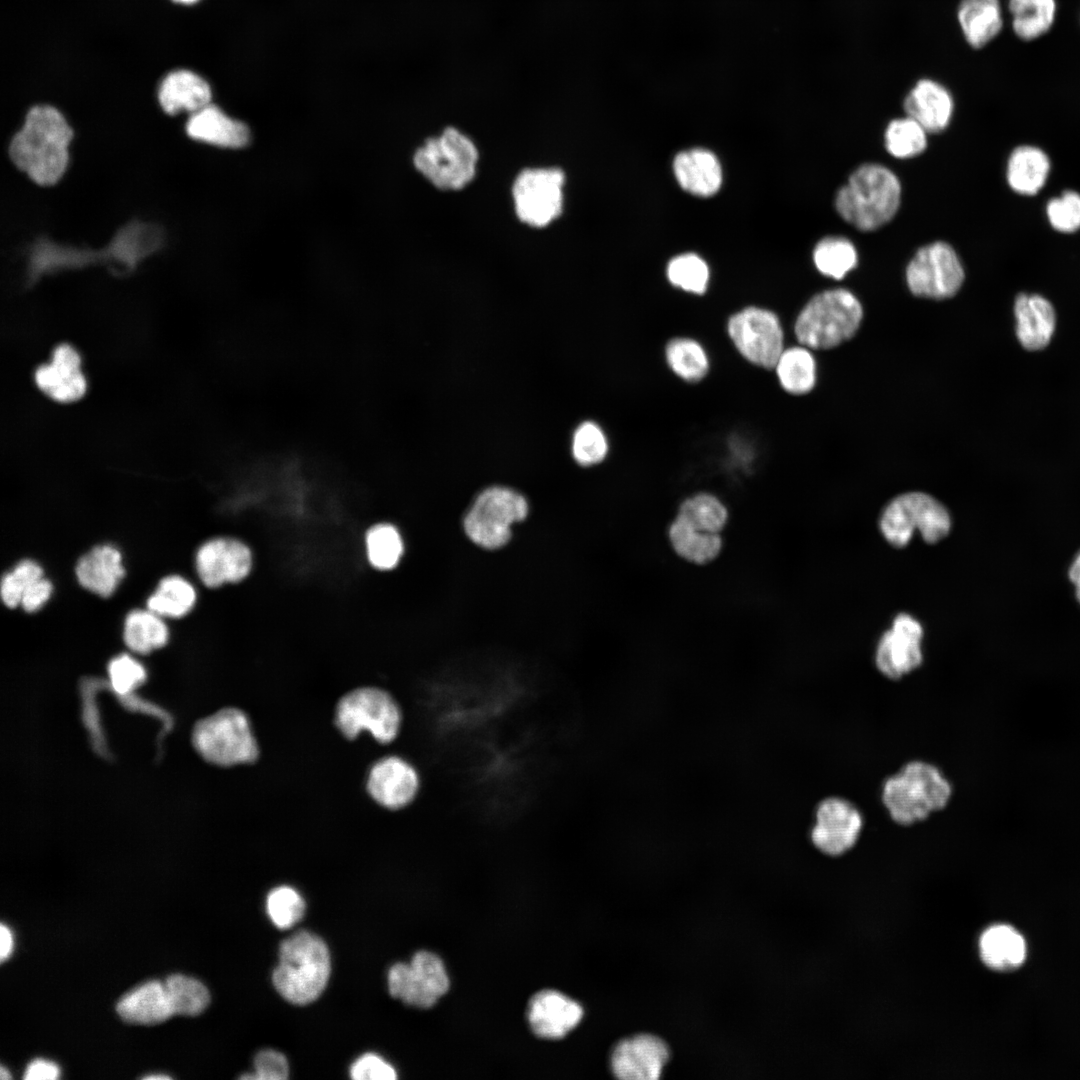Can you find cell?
<instances>
[{
    "label": "cell",
    "instance_id": "cell-11",
    "mask_svg": "<svg viewBox=\"0 0 1080 1080\" xmlns=\"http://www.w3.org/2000/svg\"><path fill=\"white\" fill-rule=\"evenodd\" d=\"M478 152L473 142L448 127L441 136L429 138L414 155L413 162L432 184L442 190L463 188L475 175Z\"/></svg>",
    "mask_w": 1080,
    "mask_h": 1080
},
{
    "label": "cell",
    "instance_id": "cell-39",
    "mask_svg": "<svg viewBox=\"0 0 1080 1080\" xmlns=\"http://www.w3.org/2000/svg\"><path fill=\"white\" fill-rule=\"evenodd\" d=\"M366 547L371 565L383 571L395 569L405 554L403 536L391 523L372 526L366 534Z\"/></svg>",
    "mask_w": 1080,
    "mask_h": 1080
},
{
    "label": "cell",
    "instance_id": "cell-7",
    "mask_svg": "<svg viewBox=\"0 0 1080 1080\" xmlns=\"http://www.w3.org/2000/svg\"><path fill=\"white\" fill-rule=\"evenodd\" d=\"M725 333L737 356L763 371H773L785 348L781 319L765 306L750 304L731 312L725 321Z\"/></svg>",
    "mask_w": 1080,
    "mask_h": 1080
},
{
    "label": "cell",
    "instance_id": "cell-29",
    "mask_svg": "<svg viewBox=\"0 0 1080 1080\" xmlns=\"http://www.w3.org/2000/svg\"><path fill=\"white\" fill-rule=\"evenodd\" d=\"M211 88L204 78L185 69L168 73L160 83L158 99L162 109L170 115L184 109L197 112L210 104Z\"/></svg>",
    "mask_w": 1080,
    "mask_h": 1080
},
{
    "label": "cell",
    "instance_id": "cell-16",
    "mask_svg": "<svg viewBox=\"0 0 1080 1080\" xmlns=\"http://www.w3.org/2000/svg\"><path fill=\"white\" fill-rule=\"evenodd\" d=\"M923 628L911 615L895 617L892 627L879 640L875 664L887 678L899 679L918 668L923 660Z\"/></svg>",
    "mask_w": 1080,
    "mask_h": 1080
},
{
    "label": "cell",
    "instance_id": "cell-35",
    "mask_svg": "<svg viewBox=\"0 0 1080 1080\" xmlns=\"http://www.w3.org/2000/svg\"><path fill=\"white\" fill-rule=\"evenodd\" d=\"M1011 28L1023 41L1036 40L1050 31L1057 15L1056 0H1008Z\"/></svg>",
    "mask_w": 1080,
    "mask_h": 1080
},
{
    "label": "cell",
    "instance_id": "cell-31",
    "mask_svg": "<svg viewBox=\"0 0 1080 1080\" xmlns=\"http://www.w3.org/2000/svg\"><path fill=\"white\" fill-rule=\"evenodd\" d=\"M979 951L986 966L998 971L1020 967L1026 958V943L1013 927L997 924L986 929L979 940Z\"/></svg>",
    "mask_w": 1080,
    "mask_h": 1080
},
{
    "label": "cell",
    "instance_id": "cell-54",
    "mask_svg": "<svg viewBox=\"0 0 1080 1080\" xmlns=\"http://www.w3.org/2000/svg\"><path fill=\"white\" fill-rule=\"evenodd\" d=\"M1068 577L1074 586L1075 597L1080 604V552L1075 556L1069 567Z\"/></svg>",
    "mask_w": 1080,
    "mask_h": 1080
},
{
    "label": "cell",
    "instance_id": "cell-52",
    "mask_svg": "<svg viewBox=\"0 0 1080 1080\" xmlns=\"http://www.w3.org/2000/svg\"><path fill=\"white\" fill-rule=\"evenodd\" d=\"M59 1067L45 1059H35L29 1063L23 1076L26 1080H54L59 1077Z\"/></svg>",
    "mask_w": 1080,
    "mask_h": 1080
},
{
    "label": "cell",
    "instance_id": "cell-48",
    "mask_svg": "<svg viewBox=\"0 0 1080 1080\" xmlns=\"http://www.w3.org/2000/svg\"><path fill=\"white\" fill-rule=\"evenodd\" d=\"M113 690L122 696L131 693L146 679V671L141 663L128 654L114 657L107 667Z\"/></svg>",
    "mask_w": 1080,
    "mask_h": 1080
},
{
    "label": "cell",
    "instance_id": "cell-49",
    "mask_svg": "<svg viewBox=\"0 0 1080 1080\" xmlns=\"http://www.w3.org/2000/svg\"><path fill=\"white\" fill-rule=\"evenodd\" d=\"M254 1074L244 1075L245 1079L285 1080L289 1075L288 1062L283 1054L274 1050H263L254 1059Z\"/></svg>",
    "mask_w": 1080,
    "mask_h": 1080
},
{
    "label": "cell",
    "instance_id": "cell-5",
    "mask_svg": "<svg viewBox=\"0 0 1080 1080\" xmlns=\"http://www.w3.org/2000/svg\"><path fill=\"white\" fill-rule=\"evenodd\" d=\"M863 317L859 300L847 289H828L814 295L794 322L799 344L809 349L836 347L854 336Z\"/></svg>",
    "mask_w": 1080,
    "mask_h": 1080
},
{
    "label": "cell",
    "instance_id": "cell-13",
    "mask_svg": "<svg viewBox=\"0 0 1080 1080\" xmlns=\"http://www.w3.org/2000/svg\"><path fill=\"white\" fill-rule=\"evenodd\" d=\"M448 988L445 966L432 952L419 951L409 963H396L388 972L389 993L407 1005L429 1008Z\"/></svg>",
    "mask_w": 1080,
    "mask_h": 1080
},
{
    "label": "cell",
    "instance_id": "cell-4",
    "mask_svg": "<svg viewBox=\"0 0 1080 1080\" xmlns=\"http://www.w3.org/2000/svg\"><path fill=\"white\" fill-rule=\"evenodd\" d=\"M330 970V954L325 942L310 931L300 930L281 943L279 963L272 980L284 999L305 1005L323 992Z\"/></svg>",
    "mask_w": 1080,
    "mask_h": 1080
},
{
    "label": "cell",
    "instance_id": "cell-36",
    "mask_svg": "<svg viewBox=\"0 0 1080 1080\" xmlns=\"http://www.w3.org/2000/svg\"><path fill=\"white\" fill-rule=\"evenodd\" d=\"M169 631L162 617L148 608L129 612L124 621L123 640L126 646L139 654H147L163 647Z\"/></svg>",
    "mask_w": 1080,
    "mask_h": 1080
},
{
    "label": "cell",
    "instance_id": "cell-51",
    "mask_svg": "<svg viewBox=\"0 0 1080 1080\" xmlns=\"http://www.w3.org/2000/svg\"><path fill=\"white\" fill-rule=\"evenodd\" d=\"M52 589V583L43 576L25 589L20 605L26 612H35L48 601Z\"/></svg>",
    "mask_w": 1080,
    "mask_h": 1080
},
{
    "label": "cell",
    "instance_id": "cell-8",
    "mask_svg": "<svg viewBox=\"0 0 1080 1080\" xmlns=\"http://www.w3.org/2000/svg\"><path fill=\"white\" fill-rule=\"evenodd\" d=\"M192 742L206 761L219 766L250 764L259 755L248 716L233 707L199 720L193 728Z\"/></svg>",
    "mask_w": 1080,
    "mask_h": 1080
},
{
    "label": "cell",
    "instance_id": "cell-33",
    "mask_svg": "<svg viewBox=\"0 0 1080 1080\" xmlns=\"http://www.w3.org/2000/svg\"><path fill=\"white\" fill-rule=\"evenodd\" d=\"M668 538L674 552L693 564L712 562L722 549L720 534L700 530L678 515L669 526Z\"/></svg>",
    "mask_w": 1080,
    "mask_h": 1080
},
{
    "label": "cell",
    "instance_id": "cell-24",
    "mask_svg": "<svg viewBox=\"0 0 1080 1080\" xmlns=\"http://www.w3.org/2000/svg\"><path fill=\"white\" fill-rule=\"evenodd\" d=\"M1014 313L1017 338L1025 349L1041 350L1049 344L1055 330L1056 314L1046 298L1038 294H1019Z\"/></svg>",
    "mask_w": 1080,
    "mask_h": 1080
},
{
    "label": "cell",
    "instance_id": "cell-45",
    "mask_svg": "<svg viewBox=\"0 0 1080 1080\" xmlns=\"http://www.w3.org/2000/svg\"><path fill=\"white\" fill-rule=\"evenodd\" d=\"M267 912L276 927L288 929L303 917L305 902L292 887H276L268 894Z\"/></svg>",
    "mask_w": 1080,
    "mask_h": 1080
},
{
    "label": "cell",
    "instance_id": "cell-21",
    "mask_svg": "<svg viewBox=\"0 0 1080 1080\" xmlns=\"http://www.w3.org/2000/svg\"><path fill=\"white\" fill-rule=\"evenodd\" d=\"M583 1017L582 1007L554 990L536 993L528 1004V1021L541 1038L559 1039L574 1029Z\"/></svg>",
    "mask_w": 1080,
    "mask_h": 1080
},
{
    "label": "cell",
    "instance_id": "cell-32",
    "mask_svg": "<svg viewBox=\"0 0 1080 1080\" xmlns=\"http://www.w3.org/2000/svg\"><path fill=\"white\" fill-rule=\"evenodd\" d=\"M1050 171V160L1040 148L1023 145L1015 148L1007 164V181L1011 189L1022 195H1034L1044 185Z\"/></svg>",
    "mask_w": 1080,
    "mask_h": 1080
},
{
    "label": "cell",
    "instance_id": "cell-47",
    "mask_svg": "<svg viewBox=\"0 0 1080 1080\" xmlns=\"http://www.w3.org/2000/svg\"><path fill=\"white\" fill-rule=\"evenodd\" d=\"M1051 226L1062 233H1073L1080 229V194L1065 191L1061 196L1051 199L1046 207Z\"/></svg>",
    "mask_w": 1080,
    "mask_h": 1080
},
{
    "label": "cell",
    "instance_id": "cell-1",
    "mask_svg": "<svg viewBox=\"0 0 1080 1080\" xmlns=\"http://www.w3.org/2000/svg\"><path fill=\"white\" fill-rule=\"evenodd\" d=\"M73 132L62 114L49 105L33 106L10 141L11 161L40 185L56 183L68 163L67 146Z\"/></svg>",
    "mask_w": 1080,
    "mask_h": 1080
},
{
    "label": "cell",
    "instance_id": "cell-42",
    "mask_svg": "<svg viewBox=\"0 0 1080 1080\" xmlns=\"http://www.w3.org/2000/svg\"><path fill=\"white\" fill-rule=\"evenodd\" d=\"M666 276L673 287L693 295H704L710 281V270L700 256L684 253L669 261Z\"/></svg>",
    "mask_w": 1080,
    "mask_h": 1080
},
{
    "label": "cell",
    "instance_id": "cell-2",
    "mask_svg": "<svg viewBox=\"0 0 1080 1080\" xmlns=\"http://www.w3.org/2000/svg\"><path fill=\"white\" fill-rule=\"evenodd\" d=\"M901 201V184L887 167L867 163L858 167L836 194L838 214L861 231L875 230L889 222Z\"/></svg>",
    "mask_w": 1080,
    "mask_h": 1080
},
{
    "label": "cell",
    "instance_id": "cell-28",
    "mask_svg": "<svg viewBox=\"0 0 1080 1080\" xmlns=\"http://www.w3.org/2000/svg\"><path fill=\"white\" fill-rule=\"evenodd\" d=\"M186 132L193 139L226 148H241L250 139L244 123L228 117L212 104L192 113L186 123Z\"/></svg>",
    "mask_w": 1080,
    "mask_h": 1080
},
{
    "label": "cell",
    "instance_id": "cell-30",
    "mask_svg": "<svg viewBox=\"0 0 1080 1080\" xmlns=\"http://www.w3.org/2000/svg\"><path fill=\"white\" fill-rule=\"evenodd\" d=\"M957 20L966 42L974 49L983 48L1003 29L1001 0H960Z\"/></svg>",
    "mask_w": 1080,
    "mask_h": 1080
},
{
    "label": "cell",
    "instance_id": "cell-26",
    "mask_svg": "<svg viewBox=\"0 0 1080 1080\" xmlns=\"http://www.w3.org/2000/svg\"><path fill=\"white\" fill-rule=\"evenodd\" d=\"M75 574L82 587L109 597L125 575L121 553L112 545L96 546L78 560Z\"/></svg>",
    "mask_w": 1080,
    "mask_h": 1080
},
{
    "label": "cell",
    "instance_id": "cell-53",
    "mask_svg": "<svg viewBox=\"0 0 1080 1080\" xmlns=\"http://www.w3.org/2000/svg\"><path fill=\"white\" fill-rule=\"evenodd\" d=\"M13 949V937L10 929L4 924L0 925V960L8 958Z\"/></svg>",
    "mask_w": 1080,
    "mask_h": 1080
},
{
    "label": "cell",
    "instance_id": "cell-12",
    "mask_svg": "<svg viewBox=\"0 0 1080 1080\" xmlns=\"http://www.w3.org/2000/svg\"><path fill=\"white\" fill-rule=\"evenodd\" d=\"M965 274L955 250L945 242L921 247L906 268L909 290L918 297L946 299L961 288Z\"/></svg>",
    "mask_w": 1080,
    "mask_h": 1080
},
{
    "label": "cell",
    "instance_id": "cell-20",
    "mask_svg": "<svg viewBox=\"0 0 1080 1080\" xmlns=\"http://www.w3.org/2000/svg\"><path fill=\"white\" fill-rule=\"evenodd\" d=\"M34 380L41 392L63 403L80 399L87 388L80 356L69 344L53 350L50 362L36 369Z\"/></svg>",
    "mask_w": 1080,
    "mask_h": 1080
},
{
    "label": "cell",
    "instance_id": "cell-57",
    "mask_svg": "<svg viewBox=\"0 0 1080 1080\" xmlns=\"http://www.w3.org/2000/svg\"><path fill=\"white\" fill-rule=\"evenodd\" d=\"M173 1H175L177 3H181V4L190 5V4H193V3L197 2L198 0H173Z\"/></svg>",
    "mask_w": 1080,
    "mask_h": 1080
},
{
    "label": "cell",
    "instance_id": "cell-56",
    "mask_svg": "<svg viewBox=\"0 0 1080 1080\" xmlns=\"http://www.w3.org/2000/svg\"><path fill=\"white\" fill-rule=\"evenodd\" d=\"M144 1079H148V1080H155V1079H157V1080H162V1079H170V1077H169V1076H167V1075H159V1074H157V1075H149V1076H146V1077H144Z\"/></svg>",
    "mask_w": 1080,
    "mask_h": 1080
},
{
    "label": "cell",
    "instance_id": "cell-10",
    "mask_svg": "<svg viewBox=\"0 0 1080 1080\" xmlns=\"http://www.w3.org/2000/svg\"><path fill=\"white\" fill-rule=\"evenodd\" d=\"M951 529V517L945 506L922 492H909L895 497L884 509L880 530L895 547L909 543L915 530L925 542L933 544L946 537Z\"/></svg>",
    "mask_w": 1080,
    "mask_h": 1080
},
{
    "label": "cell",
    "instance_id": "cell-25",
    "mask_svg": "<svg viewBox=\"0 0 1080 1080\" xmlns=\"http://www.w3.org/2000/svg\"><path fill=\"white\" fill-rule=\"evenodd\" d=\"M673 171L679 185L688 193L710 197L722 184V168L716 155L704 148L679 152L673 160Z\"/></svg>",
    "mask_w": 1080,
    "mask_h": 1080
},
{
    "label": "cell",
    "instance_id": "cell-17",
    "mask_svg": "<svg viewBox=\"0 0 1080 1080\" xmlns=\"http://www.w3.org/2000/svg\"><path fill=\"white\" fill-rule=\"evenodd\" d=\"M195 566L201 581L210 588L239 582L252 567L250 549L241 541L219 537L206 541L195 556Z\"/></svg>",
    "mask_w": 1080,
    "mask_h": 1080
},
{
    "label": "cell",
    "instance_id": "cell-37",
    "mask_svg": "<svg viewBox=\"0 0 1080 1080\" xmlns=\"http://www.w3.org/2000/svg\"><path fill=\"white\" fill-rule=\"evenodd\" d=\"M196 602L193 585L179 575L164 577L148 597L149 610L161 617L179 618L186 615Z\"/></svg>",
    "mask_w": 1080,
    "mask_h": 1080
},
{
    "label": "cell",
    "instance_id": "cell-27",
    "mask_svg": "<svg viewBox=\"0 0 1080 1080\" xmlns=\"http://www.w3.org/2000/svg\"><path fill=\"white\" fill-rule=\"evenodd\" d=\"M116 1011L128 1023L155 1025L174 1015L164 981L150 980L128 991Z\"/></svg>",
    "mask_w": 1080,
    "mask_h": 1080
},
{
    "label": "cell",
    "instance_id": "cell-46",
    "mask_svg": "<svg viewBox=\"0 0 1080 1080\" xmlns=\"http://www.w3.org/2000/svg\"><path fill=\"white\" fill-rule=\"evenodd\" d=\"M43 577L41 566L30 559L21 560L12 571L3 575L1 580V599L9 608L20 605L25 589L34 581Z\"/></svg>",
    "mask_w": 1080,
    "mask_h": 1080
},
{
    "label": "cell",
    "instance_id": "cell-34",
    "mask_svg": "<svg viewBox=\"0 0 1080 1080\" xmlns=\"http://www.w3.org/2000/svg\"><path fill=\"white\" fill-rule=\"evenodd\" d=\"M777 382L787 394L801 396L809 393L816 383V362L804 345L785 347L773 369Z\"/></svg>",
    "mask_w": 1080,
    "mask_h": 1080
},
{
    "label": "cell",
    "instance_id": "cell-3",
    "mask_svg": "<svg viewBox=\"0 0 1080 1080\" xmlns=\"http://www.w3.org/2000/svg\"><path fill=\"white\" fill-rule=\"evenodd\" d=\"M952 787L935 765L914 760L888 777L881 790V800L891 819L908 826L942 810L950 801Z\"/></svg>",
    "mask_w": 1080,
    "mask_h": 1080
},
{
    "label": "cell",
    "instance_id": "cell-22",
    "mask_svg": "<svg viewBox=\"0 0 1080 1080\" xmlns=\"http://www.w3.org/2000/svg\"><path fill=\"white\" fill-rule=\"evenodd\" d=\"M667 370L686 385H698L705 381L712 370V356L706 344L689 334L669 337L662 349Z\"/></svg>",
    "mask_w": 1080,
    "mask_h": 1080
},
{
    "label": "cell",
    "instance_id": "cell-43",
    "mask_svg": "<svg viewBox=\"0 0 1080 1080\" xmlns=\"http://www.w3.org/2000/svg\"><path fill=\"white\" fill-rule=\"evenodd\" d=\"M164 985L176 1015L196 1016L209 1004V991L197 979L173 974L164 980Z\"/></svg>",
    "mask_w": 1080,
    "mask_h": 1080
},
{
    "label": "cell",
    "instance_id": "cell-18",
    "mask_svg": "<svg viewBox=\"0 0 1080 1080\" xmlns=\"http://www.w3.org/2000/svg\"><path fill=\"white\" fill-rule=\"evenodd\" d=\"M367 791L380 806L397 810L408 806L416 797L420 779L415 767L399 756H386L376 761L367 776Z\"/></svg>",
    "mask_w": 1080,
    "mask_h": 1080
},
{
    "label": "cell",
    "instance_id": "cell-15",
    "mask_svg": "<svg viewBox=\"0 0 1080 1080\" xmlns=\"http://www.w3.org/2000/svg\"><path fill=\"white\" fill-rule=\"evenodd\" d=\"M862 827V814L853 803L828 797L817 806L811 840L822 853L839 856L854 847Z\"/></svg>",
    "mask_w": 1080,
    "mask_h": 1080
},
{
    "label": "cell",
    "instance_id": "cell-9",
    "mask_svg": "<svg viewBox=\"0 0 1080 1080\" xmlns=\"http://www.w3.org/2000/svg\"><path fill=\"white\" fill-rule=\"evenodd\" d=\"M335 723L348 739L368 731L382 744L392 742L401 728L402 714L397 701L377 687H361L345 694L337 703Z\"/></svg>",
    "mask_w": 1080,
    "mask_h": 1080
},
{
    "label": "cell",
    "instance_id": "cell-44",
    "mask_svg": "<svg viewBox=\"0 0 1080 1080\" xmlns=\"http://www.w3.org/2000/svg\"><path fill=\"white\" fill-rule=\"evenodd\" d=\"M927 131L909 116L892 120L884 140L887 151L897 158H911L927 146Z\"/></svg>",
    "mask_w": 1080,
    "mask_h": 1080
},
{
    "label": "cell",
    "instance_id": "cell-14",
    "mask_svg": "<svg viewBox=\"0 0 1080 1080\" xmlns=\"http://www.w3.org/2000/svg\"><path fill=\"white\" fill-rule=\"evenodd\" d=\"M563 183L558 168L523 170L512 189L518 218L534 227L549 224L561 213Z\"/></svg>",
    "mask_w": 1080,
    "mask_h": 1080
},
{
    "label": "cell",
    "instance_id": "cell-6",
    "mask_svg": "<svg viewBox=\"0 0 1080 1080\" xmlns=\"http://www.w3.org/2000/svg\"><path fill=\"white\" fill-rule=\"evenodd\" d=\"M530 504L523 492L505 484H491L473 498L463 517V529L476 546L495 551L505 547L516 524L529 515Z\"/></svg>",
    "mask_w": 1080,
    "mask_h": 1080
},
{
    "label": "cell",
    "instance_id": "cell-23",
    "mask_svg": "<svg viewBox=\"0 0 1080 1080\" xmlns=\"http://www.w3.org/2000/svg\"><path fill=\"white\" fill-rule=\"evenodd\" d=\"M953 108L950 92L932 79L917 81L904 100L907 116L931 133L942 131L948 126Z\"/></svg>",
    "mask_w": 1080,
    "mask_h": 1080
},
{
    "label": "cell",
    "instance_id": "cell-19",
    "mask_svg": "<svg viewBox=\"0 0 1080 1080\" xmlns=\"http://www.w3.org/2000/svg\"><path fill=\"white\" fill-rule=\"evenodd\" d=\"M669 1058L667 1045L658 1037L636 1035L620 1041L611 1054V1069L623 1080L658 1079Z\"/></svg>",
    "mask_w": 1080,
    "mask_h": 1080
},
{
    "label": "cell",
    "instance_id": "cell-38",
    "mask_svg": "<svg viewBox=\"0 0 1080 1080\" xmlns=\"http://www.w3.org/2000/svg\"><path fill=\"white\" fill-rule=\"evenodd\" d=\"M677 515L700 530L718 534L728 521L725 504L718 496L705 491L686 497L681 502Z\"/></svg>",
    "mask_w": 1080,
    "mask_h": 1080
},
{
    "label": "cell",
    "instance_id": "cell-41",
    "mask_svg": "<svg viewBox=\"0 0 1080 1080\" xmlns=\"http://www.w3.org/2000/svg\"><path fill=\"white\" fill-rule=\"evenodd\" d=\"M609 451L608 435L596 421L585 420L574 430L571 439V455L578 466L582 468L598 466L606 460Z\"/></svg>",
    "mask_w": 1080,
    "mask_h": 1080
},
{
    "label": "cell",
    "instance_id": "cell-55",
    "mask_svg": "<svg viewBox=\"0 0 1080 1080\" xmlns=\"http://www.w3.org/2000/svg\"><path fill=\"white\" fill-rule=\"evenodd\" d=\"M0 1078L1 1079H10L11 1078V1076L9 1074V1071L4 1066L0 1067Z\"/></svg>",
    "mask_w": 1080,
    "mask_h": 1080
},
{
    "label": "cell",
    "instance_id": "cell-40",
    "mask_svg": "<svg viewBox=\"0 0 1080 1080\" xmlns=\"http://www.w3.org/2000/svg\"><path fill=\"white\" fill-rule=\"evenodd\" d=\"M858 255L849 239L840 236H828L821 239L813 251V261L817 270L834 279H842L857 265Z\"/></svg>",
    "mask_w": 1080,
    "mask_h": 1080
},
{
    "label": "cell",
    "instance_id": "cell-50",
    "mask_svg": "<svg viewBox=\"0 0 1080 1080\" xmlns=\"http://www.w3.org/2000/svg\"><path fill=\"white\" fill-rule=\"evenodd\" d=\"M350 1075L356 1080H394L395 1069L376 1054L367 1053L351 1066Z\"/></svg>",
    "mask_w": 1080,
    "mask_h": 1080
}]
</instances>
